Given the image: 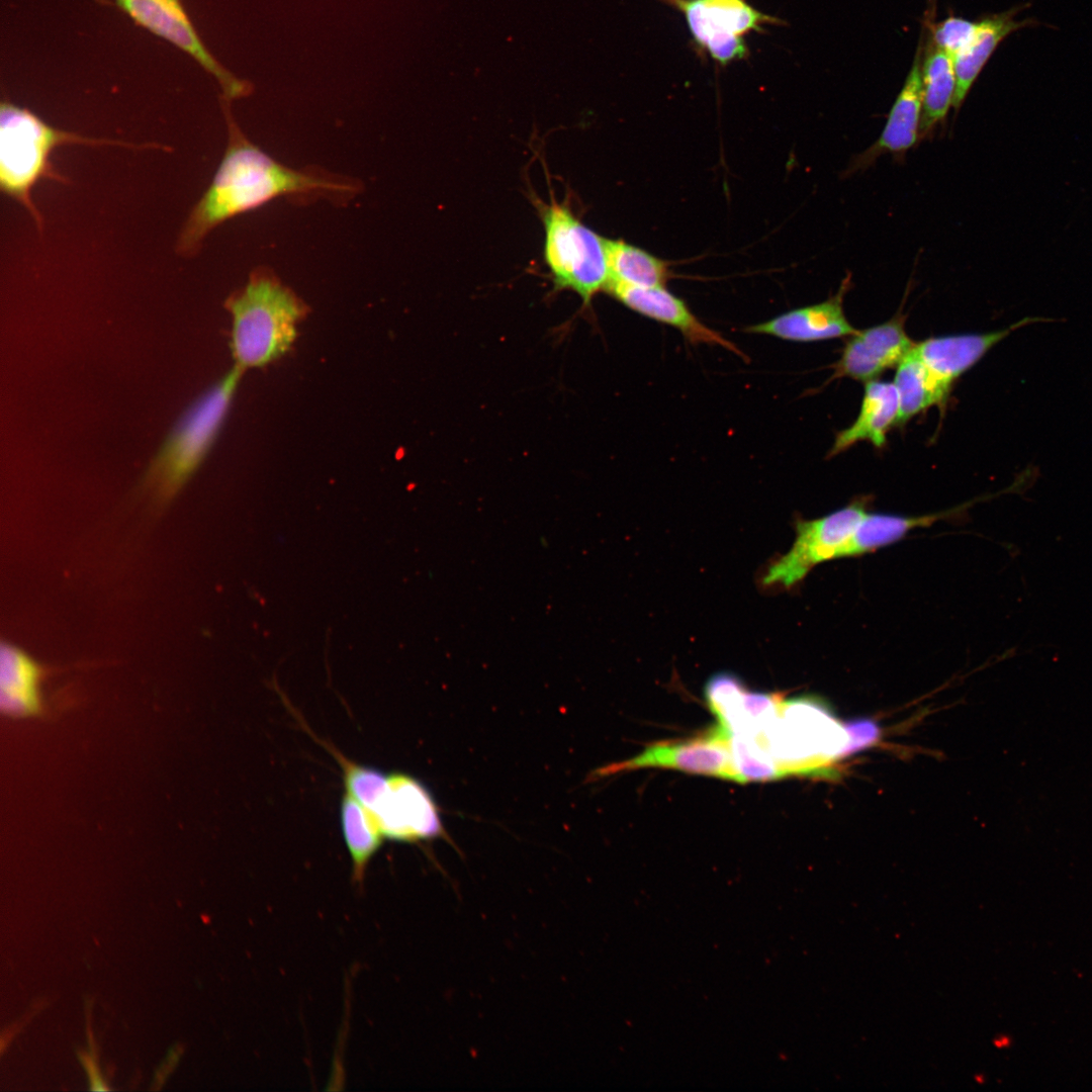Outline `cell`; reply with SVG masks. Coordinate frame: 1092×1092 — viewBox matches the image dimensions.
<instances>
[{
	"instance_id": "obj_1",
	"label": "cell",
	"mask_w": 1092,
	"mask_h": 1092,
	"mask_svg": "<svg viewBox=\"0 0 1092 1092\" xmlns=\"http://www.w3.org/2000/svg\"><path fill=\"white\" fill-rule=\"evenodd\" d=\"M228 145L208 188L192 208L178 239V252L193 255L207 235L239 214L282 196L350 199L360 188L355 180L315 170H296L253 144L224 108Z\"/></svg>"
},
{
	"instance_id": "obj_2",
	"label": "cell",
	"mask_w": 1092,
	"mask_h": 1092,
	"mask_svg": "<svg viewBox=\"0 0 1092 1092\" xmlns=\"http://www.w3.org/2000/svg\"><path fill=\"white\" fill-rule=\"evenodd\" d=\"M232 313L231 348L241 369L263 366L284 354L304 312L296 295L266 268L226 300Z\"/></svg>"
},
{
	"instance_id": "obj_3",
	"label": "cell",
	"mask_w": 1092,
	"mask_h": 1092,
	"mask_svg": "<svg viewBox=\"0 0 1092 1092\" xmlns=\"http://www.w3.org/2000/svg\"><path fill=\"white\" fill-rule=\"evenodd\" d=\"M67 144L89 146L118 145V141L92 139L56 128L33 112L10 102L0 108V187L33 217L38 229L42 217L32 199L34 186L42 179L66 182L51 163L55 149Z\"/></svg>"
},
{
	"instance_id": "obj_4",
	"label": "cell",
	"mask_w": 1092,
	"mask_h": 1092,
	"mask_svg": "<svg viewBox=\"0 0 1092 1092\" xmlns=\"http://www.w3.org/2000/svg\"><path fill=\"white\" fill-rule=\"evenodd\" d=\"M763 735L782 778L833 777V763L852 753L847 724H841L817 697L784 700L778 719Z\"/></svg>"
},
{
	"instance_id": "obj_5",
	"label": "cell",
	"mask_w": 1092,
	"mask_h": 1092,
	"mask_svg": "<svg viewBox=\"0 0 1092 1092\" xmlns=\"http://www.w3.org/2000/svg\"><path fill=\"white\" fill-rule=\"evenodd\" d=\"M241 372L236 366L201 395L164 440L143 478L144 488L159 504L169 503L205 458L226 417Z\"/></svg>"
},
{
	"instance_id": "obj_6",
	"label": "cell",
	"mask_w": 1092,
	"mask_h": 1092,
	"mask_svg": "<svg viewBox=\"0 0 1092 1092\" xmlns=\"http://www.w3.org/2000/svg\"><path fill=\"white\" fill-rule=\"evenodd\" d=\"M544 238V260L556 290L576 292L584 304L607 289L610 267L605 238L585 225L567 201L538 203Z\"/></svg>"
},
{
	"instance_id": "obj_7",
	"label": "cell",
	"mask_w": 1092,
	"mask_h": 1092,
	"mask_svg": "<svg viewBox=\"0 0 1092 1092\" xmlns=\"http://www.w3.org/2000/svg\"><path fill=\"white\" fill-rule=\"evenodd\" d=\"M679 10L701 50L722 66L744 59V36L764 25L782 22L761 13L746 0H661Z\"/></svg>"
},
{
	"instance_id": "obj_8",
	"label": "cell",
	"mask_w": 1092,
	"mask_h": 1092,
	"mask_svg": "<svg viewBox=\"0 0 1092 1092\" xmlns=\"http://www.w3.org/2000/svg\"><path fill=\"white\" fill-rule=\"evenodd\" d=\"M864 514L862 505L854 503L819 519L799 520L791 549L770 563L762 583L791 587L817 564L842 558Z\"/></svg>"
},
{
	"instance_id": "obj_9",
	"label": "cell",
	"mask_w": 1092,
	"mask_h": 1092,
	"mask_svg": "<svg viewBox=\"0 0 1092 1092\" xmlns=\"http://www.w3.org/2000/svg\"><path fill=\"white\" fill-rule=\"evenodd\" d=\"M730 740L731 732L718 724L700 736L649 744L634 757L603 766L592 777L599 779L633 769L657 767L742 784L734 764Z\"/></svg>"
},
{
	"instance_id": "obj_10",
	"label": "cell",
	"mask_w": 1092,
	"mask_h": 1092,
	"mask_svg": "<svg viewBox=\"0 0 1092 1092\" xmlns=\"http://www.w3.org/2000/svg\"><path fill=\"white\" fill-rule=\"evenodd\" d=\"M368 812L384 838L393 841L414 843L443 833L432 795L419 780L403 772L388 774L384 793Z\"/></svg>"
},
{
	"instance_id": "obj_11",
	"label": "cell",
	"mask_w": 1092,
	"mask_h": 1092,
	"mask_svg": "<svg viewBox=\"0 0 1092 1092\" xmlns=\"http://www.w3.org/2000/svg\"><path fill=\"white\" fill-rule=\"evenodd\" d=\"M138 24L167 39L194 58L219 82L226 101L250 92V86L232 76L208 53L180 0H114Z\"/></svg>"
},
{
	"instance_id": "obj_12",
	"label": "cell",
	"mask_w": 1092,
	"mask_h": 1092,
	"mask_svg": "<svg viewBox=\"0 0 1092 1092\" xmlns=\"http://www.w3.org/2000/svg\"><path fill=\"white\" fill-rule=\"evenodd\" d=\"M915 343L904 328V316L857 331L846 342L835 363V377L869 382L889 368L898 366Z\"/></svg>"
},
{
	"instance_id": "obj_13",
	"label": "cell",
	"mask_w": 1092,
	"mask_h": 1092,
	"mask_svg": "<svg viewBox=\"0 0 1092 1092\" xmlns=\"http://www.w3.org/2000/svg\"><path fill=\"white\" fill-rule=\"evenodd\" d=\"M606 291L633 311L678 330L693 345L720 346L746 358L734 343L702 323L682 299L664 286L638 287L610 282Z\"/></svg>"
},
{
	"instance_id": "obj_14",
	"label": "cell",
	"mask_w": 1092,
	"mask_h": 1092,
	"mask_svg": "<svg viewBox=\"0 0 1092 1092\" xmlns=\"http://www.w3.org/2000/svg\"><path fill=\"white\" fill-rule=\"evenodd\" d=\"M849 283L848 277L837 293L825 301L789 310L749 326L745 331L801 343L850 337L857 331L847 321L843 310V297Z\"/></svg>"
},
{
	"instance_id": "obj_15",
	"label": "cell",
	"mask_w": 1092,
	"mask_h": 1092,
	"mask_svg": "<svg viewBox=\"0 0 1092 1092\" xmlns=\"http://www.w3.org/2000/svg\"><path fill=\"white\" fill-rule=\"evenodd\" d=\"M920 44L881 135L866 152L856 157L850 171L869 167L882 154H904L916 144L922 118L921 59L923 49Z\"/></svg>"
},
{
	"instance_id": "obj_16",
	"label": "cell",
	"mask_w": 1092,
	"mask_h": 1092,
	"mask_svg": "<svg viewBox=\"0 0 1092 1092\" xmlns=\"http://www.w3.org/2000/svg\"><path fill=\"white\" fill-rule=\"evenodd\" d=\"M1056 321L1027 316L1009 327L984 334H963L926 339L915 350L926 365L942 378L953 381L977 364L986 353L1013 331L1040 322Z\"/></svg>"
},
{
	"instance_id": "obj_17",
	"label": "cell",
	"mask_w": 1092,
	"mask_h": 1092,
	"mask_svg": "<svg viewBox=\"0 0 1092 1092\" xmlns=\"http://www.w3.org/2000/svg\"><path fill=\"white\" fill-rule=\"evenodd\" d=\"M899 418L900 402L895 384L878 380L867 382L857 418L836 435L830 455L860 441H869L876 447L884 446L888 431L899 423Z\"/></svg>"
},
{
	"instance_id": "obj_18",
	"label": "cell",
	"mask_w": 1092,
	"mask_h": 1092,
	"mask_svg": "<svg viewBox=\"0 0 1092 1092\" xmlns=\"http://www.w3.org/2000/svg\"><path fill=\"white\" fill-rule=\"evenodd\" d=\"M44 670L29 654L11 643L0 651V705L3 713L23 717L41 711L40 684Z\"/></svg>"
},
{
	"instance_id": "obj_19",
	"label": "cell",
	"mask_w": 1092,
	"mask_h": 1092,
	"mask_svg": "<svg viewBox=\"0 0 1092 1092\" xmlns=\"http://www.w3.org/2000/svg\"><path fill=\"white\" fill-rule=\"evenodd\" d=\"M1018 9L986 16L978 20L971 41L952 60L957 80L953 107L960 108L981 71L1004 38L1029 24L1014 19Z\"/></svg>"
},
{
	"instance_id": "obj_20",
	"label": "cell",
	"mask_w": 1092,
	"mask_h": 1092,
	"mask_svg": "<svg viewBox=\"0 0 1092 1092\" xmlns=\"http://www.w3.org/2000/svg\"><path fill=\"white\" fill-rule=\"evenodd\" d=\"M893 383L899 395V423L943 402L952 385L926 365L915 347L897 366Z\"/></svg>"
},
{
	"instance_id": "obj_21",
	"label": "cell",
	"mask_w": 1092,
	"mask_h": 1092,
	"mask_svg": "<svg viewBox=\"0 0 1092 1092\" xmlns=\"http://www.w3.org/2000/svg\"><path fill=\"white\" fill-rule=\"evenodd\" d=\"M921 76L920 131L928 132L942 121L950 107H953L957 80L951 56L928 40L924 54L922 50Z\"/></svg>"
},
{
	"instance_id": "obj_22",
	"label": "cell",
	"mask_w": 1092,
	"mask_h": 1092,
	"mask_svg": "<svg viewBox=\"0 0 1092 1092\" xmlns=\"http://www.w3.org/2000/svg\"><path fill=\"white\" fill-rule=\"evenodd\" d=\"M340 819L352 862V881L362 885L368 866L381 848L384 836L365 807L346 790L341 798Z\"/></svg>"
},
{
	"instance_id": "obj_23",
	"label": "cell",
	"mask_w": 1092,
	"mask_h": 1092,
	"mask_svg": "<svg viewBox=\"0 0 1092 1092\" xmlns=\"http://www.w3.org/2000/svg\"><path fill=\"white\" fill-rule=\"evenodd\" d=\"M610 282L638 287L664 286L668 263L624 240H606ZM609 282V283H610Z\"/></svg>"
},
{
	"instance_id": "obj_24",
	"label": "cell",
	"mask_w": 1092,
	"mask_h": 1092,
	"mask_svg": "<svg viewBox=\"0 0 1092 1092\" xmlns=\"http://www.w3.org/2000/svg\"><path fill=\"white\" fill-rule=\"evenodd\" d=\"M940 517L939 514L903 517L866 513L847 544L842 558L861 555L897 542L911 530L930 526Z\"/></svg>"
},
{
	"instance_id": "obj_25",
	"label": "cell",
	"mask_w": 1092,
	"mask_h": 1092,
	"mask_svg": "<svg viewBox=\"0 0 1092 1092\" xmlns=\"http://www.w3.org/2000/svg\"><path fill=\"white\" fill-rule=\"evenodd\" d=\"M315 739L339 762L343 772L345 790L352 794L367 811H370L386 789L388 774H384L376 767L348 759L333 745L317 739V737Z\"/></svg>"
},
{
	"instance_id": "obj_26",
	"label": "cell",
	"mask_w": 1092,
	"mask_h": 1092,
	"mask_svg": "<svg viewBox=\"0 0 1092 1092\" xmlns=\"http://www.w3.org/2000/svg\"><path fill=\"white\" fill-rule=\"evenodd\" d=\"M977 25L978 21L948 16L938 23H931L929 41L953 58L971 41Z\"/></svg>"
}]
</instances>
